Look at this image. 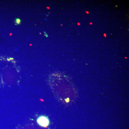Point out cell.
<instances>
[{
	"mask_svg": "<svg viewBox=\"0 0 129 129\" xmlns=\"http://www.w3.org/2000/svg\"><path fill=\"white\" fill-rule=\"evenodd\" d=\"M38 124L42 127H46L48 126L50 121L47 117L41 116L39 117L37 119Z\"/></svg>",
	"mask_w": 129,
	"mask_h": 129,
	"instance_id": "obj_1",
	"label": "cell"
},
{
	"mask_svg": "<svg viewBox=\"0 0 129 129\" xmlns=\"http://www.w3.org/2000/svg\"><path fill=\"white\" fill-rule=\"evenodd\" d=\"M21 23V20L20 19L17 18L15 20V23L16 25H19Z\"/></svg>",
	"mask_w": 129,
	"mask_h": 129,
	"instance_id": "obj_2",
	"label": "cell"
},
{
	"mask_svg": "<svg viewBox=\"0 0 129 129\" xmlns=\"http://www.w3.org/2000/svg\"><path fill=\"white\" fill-rule=\"evenodd\" d=\"M44 35H45V36L46 37H48V35H47V34L46 32H44Z\"/></svg>",
	"mask_w": 129,
	"mask_h": 129,
	"instance_id": "obj_3",
	"label": "cell"
}]
</instances>
